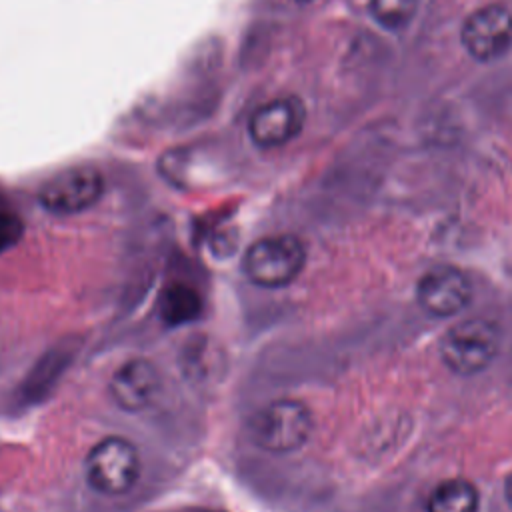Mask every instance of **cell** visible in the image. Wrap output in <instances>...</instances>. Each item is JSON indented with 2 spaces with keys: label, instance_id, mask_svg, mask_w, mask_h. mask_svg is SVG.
<instances>
[{
  "label": "cell",
  "instance_id": "cell-7",
  "mask_svg": "<svg viewBox=\"0 0 512 512\" xmlns=\"http://www.w3.org/2000/svg\"><path fill=\"white\" fill-rule=\"evenodd\" d=\"M306 122V108L296 96H278L258 106L248 120V136L258 148H278L294 140Z\"/></svg>",
  "mask_w": 512,
  "mask_h": 512
},
{
  "label": "cell",
  "instance_id": "cell-1",
  "mask_svg": "<svg viewBox=\"0 0 512 512\" xmlns=\"http://www.w3.org/2000/svg\"><path fill=\"white\" fill-rule=\"evenodd\" d=\"M252 442L270 454H288L306 444L312 432V414L306 404L280 398L262 406L250 420Z\"/></svg>",
  "mask_w": 512,
  "mask_h": 512
},
{
  "label": "cell",
  "instance_id": "cell-4",
  "mask_svg": "<svg viewBox=\"0 0 512 512\" xmlns=\"http://www.w3.org/2000/svg\"><path fill=\"white\" fill-rule=\"evenodd\" d=\"M500 346V330L486 318H470L452 326L442 342V362L460 376H470L484 370Z\"/></svg>",
  "mask_w": 512,
  "mask_h": 512
},
{
  "label": "cell",
  "instance_id": "cell-13",
  "mask_svg": "<svg viewBox=\"0 0 512 512\" xmlns=\"http://www.w3.org/2000/svg\"><path fill=\"white\" fill-rule=\"evenodd\" d=\"M24 234L22 220L6 210H0V254L18 244Z\"/></svg>",
  "mask_w": 512,
  "mask_h": 512
},
{
  "label": "cell",
  "instance_id": "cell-6",
  "mask_svg": "<svg viewBox=\"0 0 512 512\" xmlns=\"http://www.w3.org/2000/svg\"><path fill=\"white\" fill-rule=\"evenodd\" d=\"M466 52L480 62L502 58L512 48V12L502 4H486L474 10L460 32Z\"/></svg>",
  "mask_w": 512,
  "mask_h": 512
},
{
  "label": "cell",
  "instance_id": "cell-12",
  "mask_svg": "<svg viewBox=\"0 0 512 512\" xmlns=\"http://www.w3.org/2000/svg\"><path fill=\"white\" fill-rule=\"evenodd\" d=\"M416 8L418 0H370L374 20L388 30L404 28L412 20Z\"/></svg>",
  "mask_w": 512,
  "mask_h": 512
},
{
  "label": "cell",
  "instance_id": "cell-3",
  "mask_svg": "<svg viewBox=\"0 0 512 512\" xmlns=\"http://www.w3.org/2000/svg\"><path fill=\"white\" fill-rule=\"evenodd\" d=\"M86 482L104 496H122L134 488L140 476V454L122 436H108L96 442L84 462Z\"/></svg>",
  "mask_w": 512,
  "mask_h": 512
},
{
  "label": "cell",
  "instance_id": "cell-10",
  "mask_svg": "<svg viewBox=\"0 0 512 512\" xmlns=\"http://www.w3.org/2000/svg\"><path fill=\"white\" fill-rule=\"evenodd\" d=\"M158 310L168 326H182L202 314V298L192 286L176 282L162 292Z\"/></svg>",
  "mask_w": 512,
  "mask_h": 512
},
{
  "label": "cell",
  "instance_id": "cell-9",
  "mask_svg": "<svg viewBox=\"0 0 512 512\" xmlns=\"http://www.w3.org/2000/svg\"><path fill=\"white\" fill-rule=\"evenodd\" d=\"M160 388V372L146 358H130L122 362L108 382V392L114 404L124 412L146 410L158 398Z\"/></svg>",
  "mask_w": 512,
  "mask_h": 512
},
{
  "label": "cell",
  "instance_id": "cell-14",
  "mask_svg": "<svg viewBox=\"0 0 512 512\" xmlns=\"http://www.w3.org/2000/svg\"><path fill=\"white\" fill-rule=\"evenodd\" d=\"M504 494H506V500L512 504V474L506 478V484H504Z\"/></svg>",
  "mask_w": 512,
  "mask_h": 512
},
{
  "label": "cell",
  "instance_id": "cell-15",
  "mask_svg": "<svg viewBox=\"0 0 512 512\" xmlns=\"http://www.w3.org/2000/svg\"><path fill=\"white\" fill-rule=\"evenodd\" d=\"M296 2H310V0H296Z\"/></svg>",
  "mask_w": 512,
  "mask_h": 512
},
{
  "label": "cell",
  "instance_id": "cell-5",
  "mask_svg": "<svg viewBox=\"0 0 512 512\" xmlns=\"http://www.w3.org/2000/svg\"><path fill=\"white\" fill-rule=\"evenodd\" d=\"M104 192V178L92 166H72L50 176L38 190L40 206L56 216H72L94 206Z\"/></svg>",
  "mask_w": 512,
  "mask_h": 512
},
{
  "label": "cell",
  "instance_id": "cell-8",
  "mask_svg": "<svg viewBox=\"0 0 512 512\" xmlns=\"http://www.w3.org/2000/svg\"><path fill=\"white\" fill-rule=\"evenodd\" d=\"M420 306L432 316H454L464 310L472 298V286L466 274L456 266H436L428 270L416 288Z\"/></svg>",
  "mask_w": 512,
  "mask_h": 512
},
{
  "label": "cell",
  "instance_id": "cell-11",
  "mask_svg": "<svg viewBox=\"0 0 512 512\" xmlns=\"http://www.w3.org/2000/svg\"><path fill=\"white\" fill-rule=\"evenodd\" d=\"M428 512H478V492L462 478L440 482L428 496Z\"/></svg>",
  "mask_w": 512,
  "mask_h": 512
},
{
  "label": "cell",
  "instance_id": "cell-2",
  "mask_svg": "<svg viewBox=\"0 0 512 512\" xmlns=\"http://www.w3.org/2000/svg\"><path fill=\"white\" fill-rule=\"evenodd\" d=\"M306 264V248L292 234H274L256 240L244 254L246 278L262 288H282L298 278Z\"/></svg>",
  "mask_w": 512,
  "mask_h": 512
}]
</instances>
